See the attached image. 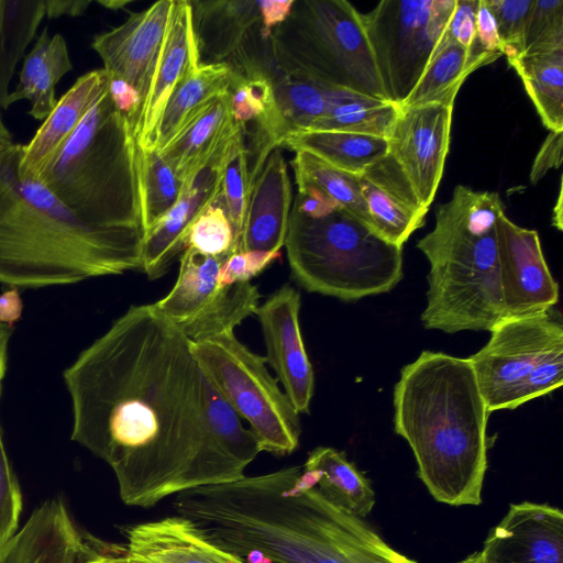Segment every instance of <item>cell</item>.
Masks as SVG:
<instances>
[{
	"instance_id": "cell-5",
	"label": "cell",
	"mask_w": 563,
	"mask_h": 563,
	"mask_svg": "<svg viewBox=\"0 0 563 563\" xmlns=\"http://www.w3.org/2000/svg\"><path fill=\"white\" fill-rule=\"evenodd\" d=\"M504 211L497 192L463 185L435 208L433 230L417 242L429 262L426 329L489 332L505 319L496 232Z\"/></svg>"
},
{
	"instance_id": "cell-56",
	"label": "cell",
	"mask_w": 563,
	"mask_h": 563,
	"mask_svg": "<svg viewBox=\"0 0 563 563\" xmlns=\"http://www.w3.org/2000/svg\"><path fill=\"white\" fill-rule=\"evenodd\" d=\"M562 187H560L556 205L553 209V225L558 228V230H562Z\"/></svg>"
},
{
	"instance_id": "cell-30",
	"label": "cell",
	"mask_w": 563,
	"mask_h": 563,
	"mask_svg": "<svg viewBox=\"0 0 563 563\" xmlns=\"http://www.w3.org/2000/svg\"><path fill=\"white\" fill-rule=\"evenodd\" d=\"M231 80L228 65L200 64L168 98L156 126L153 148L164 147L197 111L229 91Z\"/></svg>"
},
{
	"instance_id": "cell-20",
	"label": "cell",
	"mask_w": 563,
	"mask_h": 563,
	"mask_svg": "<svg viewBox=\"0 0 563 563\" xmlns=\"http://www.w3.org/2000/svg\"><path fill=\"white\" fill-rule=\"evenodd\" d=\"M357 177L371 230L402 249L410 235L424 225L429 209L389 153Z\"/></svg>"
},
{
	"instance_id": "cell-24",
	"label": "cell",
	"mask_w": 563,
	"mask_h": 563,
	"mask_svg": "<svg viewBox=\"0 0 563 563\" xmlns=\"http://www.w3.org/2000/svg\"><path fill=\"white\" fill-rule=\"evenodd\" d=\"M84 531L59 497L36 507L15 534L0 547V563H77Z\"/></svg>"
},
{
	"instance_id": "cell-48",
	"label": "cell",
	"mask_w": 563,
	"mask_h": 563,
	"mask_svg": "<svg viewBox=\"0 0 563 563\" xmlns=\"http://www.w3.org/2000/svg\"><path fill=\"white\" fill-rule=\"evenodd\" d=\"M477 7L478 0H456L453 14L444 32L448 40L459 43L467 51L475 35Z\"/></svg>"
},
{
	"instance_id": "cell-17",
	"label": "cell",
	"mask_w": 563,
	"mask_h": 563,
	"mask_svg": "<svg viewBox=\"0 0 563 563\" xmlns=\"http://www.w3.org/2000/svg\"><path fill=\"white\" fill-rule=\"evenodd\" d=\"M173 0H159L147 9L130 13L119 26L98 34L92 49L110 78L131 85L144 102L167 31Z\"/></svg>"
},
{
	"instance_id": "cell-33",
	"label": "cell",
	"mask_w": 563,
	"mask_h": 563,
	"mask_svg": "<svg viewBox=\"0 0 563 563\" xmlns=\"http://www.w3.org/2000/svg\"><path fill=\"white\" fill-rule=\"evenodd\" d=\"M267 76L278 111L289 133L310 130L327 113L335 90H339L306 76L284 71L276 66L275 60Z\"/></svg>"
},
{
	"instance_id": "cell-50",
	"label": "cell",
	"mask_w": 563,
	"mask_h": 563,
	"mask_svg": "<svg viewBox=\"0 0 563 563\" xmlns=\"http://www.w3.org/2000/svg\"><path fill=\"white\" fill-rule=\"evenodd\" d=\"M563 131L550 132L542 143L530 170L531 184L539 183L545 174L562 164Z\"/></svg>"
},
{
	"instance_id": "cell-10",
	"label": "cell",
	"mask_w": 563,
	"mask_h": 563,
	"mask_svg": "<svg viewBox=\"0 0 563 563\" xmlns=\"http://www.w3.org/2000/svg\"><path fill=\"white\" fill-rule=\"evenodd\" d=\"M456 0H382L362 21L387 100L401 107L437 49Z\"/></svg>"
},
{
	"instance_id": "cell-9",
	"label": "cell",
	"mask_w": 563,
	"mask_h": 563,
	"mask_svg": "<svg viewBox=\"0 0 563 563\" xmlns=\"http://www.w3.org/2000/svg\"><path fill=\"white\" fill-rule=\"evenodd\" d=\"M203 375L250 424L261 451L284 456L299 445V413L266 367V360L238 340L234 331L191 341Z\"/></svg>"
},
{
	"instance_id": "cell-3",
	"label": "cell",
	"mask_w": 563,
	"mask_h": 563,
	"mask_svg": "<svg viewBox=\"0 0 563 563\" xmlns=\"http://www.w3.org/2000/svg\"><path fill=\"white\" fill-rule=\"evenodd\" d=\"M22 150L0 155V284L41 288L142 269L143 230L85 222L20 175Z\"/></svg>"
},
{
	"instance_id": "cell-54",
	"label": "cell",
	"mask_w": 563,
	"mask_h": 563,
	"mask_svg": "<svg viewBox=\"0 0 563 563\" xmlns=\"http://www.w3.org/2000/svg\"><path fill=\"white\" fill-rule=\"evenodd\" d=\"M14 327L0 323V396L2 390V380L8 368L9 343L13 334Z\"/></svg>"
},
{
	"instance_id": "cell-45",
	"label": "cell",
	"mask_w": 563,
	"mask_h": 563,
	"mask_svg": "<svg viewBox=\"0 0 563 563\" xmlns=\"http://www.w3.org/2000/svg\"><path fill=\"white\" fill-rule=\"evenodd\" d=\"M563 383V342L551 347L521 385L516 408L520 405L548 395Z\"/></svg>"
},
{
	"instance_id": "cell-40",
	"label": "cell",
	"mask_w": 563,
	"mask_h": 563,
	"mask_svg": "<svg viewBox=\"0 0 563 563\" xmlns=\"http://www.w3.org/2000/svg\"><path fill=\"white\" fill-rule=\"evenodd\" d=\"M205 413L213 437L236 462L246 468L262 452L260 443L208 379L206 380Z\"/></svg>"
},
{
	"instance_id": "cell-19",
	"label": "cell",
	"mask_w": 563,
	"mask_h": 563,
	"mask_svg": "<svg viewBox=\"0 0 563 563\" xmlns=\"http://www.w3.org/2000/svg\"><path fill=\"white\" fill-rule=\"evenodd\" d=\"M227 145L184 184L177 203L144 232L142 271L150 279L167 273L175 257L185 250L192 222L208 206L220 201V163Z\"/></svg>"
},
{
	"instance_id": "cell-36",
	"label": "cell",
	"mask_w": 563,
	"mask_h": 563,
	"mask_svg": "<svg viewBox=\"0 0 563 563\" xmlns=\"http://www.w3.org/2000/svg\"><path fill=\"white\" fill-rule=\"evenodd\" d=\"M470 76L467 49L444 34L417 85L401 107H454L456 95Z\"/></svg>"
},
{
	"instance_id": "cell-35",
	"label": "cell",
	"mask_w": 563,
	"mask_h": 563,
	"mask_svg": "<svg viewBox=\"0 0 563 563\" xmlns=\"http://www.w3.org/2000/svg\"><path fill=\"white\" fill-rule=\"evenodd\" d=\"M399 111L400 107L388 100L335 90L329 110L310 130L350 132L387 140Z\"/></svg>"
},
{
	"instance_id": "cell-15",
	"label": "cell",
	"mask_w": 563,
	"mask_h": 563,
	"mask_svg": "<svg viewBox=\"0 0 563 563\" xmlns=\"http://www.w3.org/2000/svg\"><path fill=\"white\" fill-rule=\"evenodd\" d=\"M452 112L453 108L441 104L400 107L387 139L388 153L428 209L442 179Z\"/></svg>"
},
{
	"instance_id": "cell-39",
	"label": "cell",
	"mask_w": 563,
	"mask_h": 563,
	"mask_svg": "<svg viewBox=\"0 0 563 563\" xmlns=\"http://www.w3.org/2000/svg\"><path fill=\"white\" fill-rule=\"evenodd\" d=\"M249 161L241 128L228 143L220 163V203L232 225L239 249L249 198Z\"/></svg>"
},
{
	"instance_id": "cell-60",
	"label": "cell",
	"mask_w": 563,
	"mask_h": 563,
	"mask_svg": "<svg viewBox=\"0 0 563 563\" xmlns=\"http://www.w3.org/2000/svg\"><path fill=\"white\" fill-rule=\"evenodd\" d=\"M478 560H479V555H478ZM479 563H481V560H479Z\"/></svg>"
},
{
	"instance_id": "cell-22",
	"label": "cell",
	"mask_w": 563,
	"mask_h": 563,
	"mask_svg": "<svg viewBox=\"0 0 563 563\" xmlns=\"http://www.w3.org/2000/svg\"><path fill=\"white\" fill-rule=\"evenodd\" d=\"M291 202L287 164L280 147H277L268 154L250 181L238 251L280 252L286 240Z\"/></svg>"
},
{
	"instance_id": "cell-23",
	"label": "cell",
	"mask_w": 563,
	"mask_h": 563,
	"mask_svg": "<svg viewBox=\"0 0 563 563\" xmlns=\"http://www.w3.org/2000/svg\"><path fill=\"white\" fill-rule=\"evenodd\" d=\"M120 531L128 556L139 563H236L240 558L211 543L191 520L176 514Z\"/></svg>"
},
{
	"instance_id": "cell-53",
	"label": "cell",
	"mask_w": 563,
	"mask_h": 563,
	"mask_svg": "<svg viewBox=\"0 0 563 563\" xmlns=\"http://www.w3.org/2000/svg\"><path fill=\"white\" fill-rule=\"evenodd\" d=\"M23 310V302L18 288L4 290L0 294V323L13 327L16 323Z\"/></svg>"
},
{
	"instance_id": "cell-26",
	"label": "cell",
	"mask_w": 563,
	"mask_h": 563,
	"mask_svg": "<svg viewBox=\"0 0 563 563\" xmlns=\"http://www.w3.org/2000/svg\"><path fill=\"white\" fill-rule=\"evenodd\" d=\"M241 128L231 113L227 91L197 111L158 152L176 177L186 184Z\"/></svg>"
},
{
	"instance_id": "cell-46",
	"label": "cell",
	"mask_w": 563,
	"mask_h": 563,
	"mask_svg": "<svg viewBox=\"0 0 563 563\" xmlns=\"http://www.w3.org/2000/svg\"><path fill=\"white\" fill-rule=\"evenodd\" d=\"M503 55L494 14L485 0H478L475 35L467 51V70L471 75L476 69L495 62Z\"/></svg>"
},
{
	"instance_id": "cell-44",
	"label": "cell",
	"mask_w": 563,
	"mask_h": 563,
	"mask_svg": "<svg viewBox=\"0 0 563 563\" xmlns=\"http://www.w3.org/2000/svg\"><path fill=\"white\" fill-rule=\"evenodd\" d=\"M22 493L9 461L0 428V547L19 530Z\"/></svg>"
},
{
	"instance_id": "cell-29",
	"label": "cell",
	"mask_w": 563,
	"mask_h": 563,
	"mask_svg": "<svg viewBox=\"0 0 563 563\" xmlns=\"http://www.w3.org/2000/svg\"><path fill=\"white\" fill-rule=\"evenodd\" d=\"M283 146L306 151L343 172L360 175L388 154L383 137L341 131H299L289 133Z\"/></svg>"
},
{
	"instance_id": "cell-16",
	"label": "cell",
	"mask_w": 563,
	"mask_h": 563,
	"mask_svg": "<svg viewBox=\"0 0 563 563\" xmlns=\"http://www.w3.org/2000/svg\"><path fill=\"white\" fill-rule=\"evenodd\" d=\"M300 294L283 285L255 310L266 346V363L298 413H309L314 375L299 323Z\"/></svg>"
},
{
	"instance_id": "cell-38",
	"label": "cell",
	"mask_w": 563,
	"mask_h": 563,
	"mask_svg": "<svg viewBox=\"0 0 563 563\" xmlns=\"http://www.w3.org/2000/svg\"><path fill=\"white\" fill-rule=\"evenodd\" d=\"M137 161L144 233L177 203L184 184L157 150L139 146Z\"/></svg>"
},
{
	"instance_id": "cell-51",
	"label": "cell",
	"mask_w": 563,
	"mask_h": 563,
	"mask_svg": "<svg viewBox=\"0 0 563 563\" xmlns=\"http://www.w3.org/2000/svg\"><path fill=\"white\" fill-rule=\"evenodd\" d=\"M109 92L115 107L129 118L135 134L139 117L143 106L142 97L131 85L123 80L110 77Z\"/></svg>"
},
{
	"instance_id": "cell-34",
	"label": "cell",
	"mask_w": 563,
	"mask_h": 563,
	"mask_svg": "<svg viewBox=\"0 0 563 563\" xmlns=\"http://www.w3.org/2000/svg\"><path fill=\"white\" fill-rule=\"evenodd\" d=\"M45 16L44 0H0V109L9 108L10 84Z\"/></svg>"
},
{
	"instance_id": "cell-59",
	"label": "cell",
	"mask_w": 563,
	"mask_h": 563,
	"mask_svg": "<svg viewBox=\"0 0 563 563\" xmlns=\"http://www.w3.org/2000/svg\"><path fill=\"white\" fill-rule=\"evenodd\" d=\"M457 563H479L478 552H474V553L470 554L467 558H465L464 560H462Z\"/></svg>"
},
{
	"instance_id": "cell-18",
	"label": "cell",
	"mask_w": 563,
	"mask_h": 563,
	"mask_svg": "<svg viewBox=\"0 0 563 563\" xmlns=\"http://www.w3.org/2000/svg\"><path fill=\"white\" fill-rule=\"evenodd\" d=\"M481 563H563V512L549 504H511L478 552Z\"/></svg>"
},
{
	"instance_id": "cell-14",
	"label": "cell",
	"mask_w": 563,
	"mask_h": 563,
	"mask_svg": "<svg viewBox=\"0 0 563 563\" xmlns=\"http://www.w3.org/2000/svg\"><path fill=\"white\" fill-rule=\"evenodd\" d=\"M498 273L505 318H521L551 310L559 301L536 230L525 229L506 214L497 220Z\"/></svg>"
},
{
	"instance_id": "cell-55",
	"label": "cell",
	"mask_w": 563,
	"mask_h": 563,
	"mask_svg": "<svg viewBox=\"0 0 563 563\" xmlns=\"http://www.w3.org/2000/svg\"><path fill=\"white\" fill-rule=\"evenodd\" d=\"M13 144V135L0 114V155L8 151Z\"/></svg>"
},
{
	"instance_id": "cell-28",
	"label": "cell",
	"mask_w": 563,
	"mask_h": 563,
	"mask_svg": "<svg viewBox=\"0 0 563 563\" xmlns=\"http://www.w3.org/2000/svg\"><path fill=\"white\" fill-rule=\"evenodd\" d=\"M71 69L65 37L59 33L51 36L48 29L44 27L33 48L24 56L19 82L9 95V107L27 100L31 103L27 113L35 120H45L58 101L57 82Z\"/></svg>"
},
{
	"instance_id": "cell-6",
	"label": "cell",
	"mask_w": 563,
	"mask_h": 563,
	"mask_svg": "<svg viewBox=\"0 0 563 563\" xmlns=\"http://www.w3.org/2000/svg\"><path fill=\"white\" fill-rule=\"evenodd\" d=\"M139 144L109 86L34 179L87 223L141 229Z\"/></svg>"
},
{
	"instance_id": "cell-32",
	"label": "cell",
	"mask_w": 563,
	"mask_h": 563,
	"mask_svg": "<svg viewBox=\"0 0 563 563\" xmlns=\"http://www.w3.org/2000/svg\"><path fill=\"white\" fill-rule=\"evenodd\" d=\"M520 76L543 125L563 131V49L509 59Z\"/></svg>"
},
{
	"instance_id": "cell-47",
	"label": "cell",
	"mask_w": 563,
	"mask_h": 563,
	"mask_svg": "<svg viewBox=\"0 0 563 563\" xmlns=\"http://www.w3.org/2000/svg\"><path fill=\"white\" fill-rule=\"evenodd\" d=\"M280 255V252L238 251L228 255L220 267L219 285L229 287L240 283H251Z\"/></svg>"
},
{
	"instance_id": "cell-2",
	"label": "cell",
	"mask_w": 563,
	"mask_h": 563,
	"mask_svg": "<svg viewBox=\"0 0 563 563\" xmlns=\"http://www.w3.org/2000/svg\"><path fill=\"white\" fill-rule=\"evenodd\" d=\"M301 467L186 490L175 495L173 508L242 559L258 550L273 563H417L317 487L299 488Z\"/></svg>"
},
{
	"instance_id": "cell-41",
	"label": "cell",
	"mask_w": 563,
	"mask_h": 563,
	"mask_svg": "<svg viewBox=\"0 0 563 563\" xmlns=\"http://www.w3.org/2000/svg\"><path fill=\"white\" fill-rule=\"evenodd\" d=\"M186 247L214 257H227L235 252L233 229L220 201L208 206L192 222Z\"/></svg>"
},
{
	"instance_id": "cell-13",
	"label": "cell",
	"mask_w": 563,
	"mask_h": 563,
	"mask_svg": "<svg viewBox=\"0 0 563 563\" xmlns=\"http://www.w3.org/2000/svg\"><path fill=\"white\" fill-rule=\"evenodd\" d=\"M200 64H225L234 75L267 73L273 60L261 0H189Z\"/></svg>"
},
{
	"instance_id": "cell-37",
	"label": "cell",
	"mask_w": 563,
	"mask_h": 563,
	"mask_svg": "<svg viewBox=\"0 0 563 563\" xmlns=\"http://www.w3.org/2000/svg\"><path fill=\"white\" fill-rule=\"evenodd\" d=\"M290 161L298 188H316L371 230L357 175L343 172L306 151ZM372 231V230H371Z\"/></svg>"
},
{
	"instance_id": "cell-11",
	"label": "cell",
	"mask_w": 563,
	"mask_h": 563,
	"mask_svg": "<svg viewBox=\"0 0 563 563\" xmlns=\"http://www.w3.org/2000/svg\"><path fill=\"white\" fill-rule=\"evenodd\" d=\"M224 258L186 247L173 288L153 303L192 342L234 331L260 305L261 295L251 283L220 287Z\"/></svg>"
},
{
	"instance_id": "cell-7",
	"label": "cell",
	"mask_w": 563,
	"mask_h": 563,
	"mask_svg": "<svg viewBox=\"0 0 563 563\" xmlns=\"http://www.w3.org/2000/svg\"><path fill=\"white\" fill-rule=\"evenodd\" d=\"M284 246L292 278L310 292L352 301L388 292L404 277L402 249L342 209L308 217L291 208Z\"/></svg>"
},
{
	"instance_id": "cell-25",
	"label": "cell",
	"mask_w": 563,
	"mask_h": 563,
	"mask_svg": "<svg viewBox=\"0 0 563 563\" xmlns=\"http://www.w3.org/2000/svg\"><path fill=\"white\" fill-rule=\"evenodd\" d=\"M229 99L231 113L244 132L251 181L268 154L283 146L289 131L278 111L266 74L241 77L232 73Z\"/></svg>"
},
{
	"instance_id": "cell-43",
	"label": "cell",
	"mask_w": 563,
	"mask_h": 563,
	"mask_svg": "<svg viewBox=\"0 0 563 563\" xmlns=\"http://www.w3.org/2000/svg\"><path fill=\"white\" fill-rule=\"evenodd\" d=\"M495 16L503 55L507 60L523 53L527 20L534 0H485Z\"/></svg>"
},
{
	"instance_id": "cell-12",
	"label": "cell",
	"mask_w": 563,
	"mask_h": 563,
	"mask_svg": "<svg viewBox=\"0 0 563 563\" xmlns=\"http://www.w3.org/2000/svg\"><path fill=\"white\" fill-rule=\"evenodd\" d=\"M487 343L468 356L489 412L516 409L517 394L544 354L563 342V327L551 310L505 318L490 330Z\"/></svg>"
},
{
	"instance_id": "cell-42",
	"label": "cell",
	"mask_w": 563,
	"mask_h": 563,
	"mask_svg": "<svg viewBox=\"0 0 563 563\" xmlns=\"http://www.w3.org/2000/svg\"><path fill=\"white\" fill-rule=\"evenodd\" d=\"M563 49V0H534L529 13L522 55Z\"/></svg>"
},
{
	"instance_id": "cell-49",
	"label": "cell",
	"mask_w": 563,
	"mask_h": 563,
	"mask_svg": "<svg viewBox=\"0 0 563 563\" xmlns=\"http://www.w3.org/2000/svg\"><path fill=\"white\" fill-rule=\"evenodd\" d=\"M77 563H139L126 554L125 545L104 542L84 532V543Z\"/></svg>"
},
{
	"instance_id": "cell-27",
	"label": "cell",
	"mask_w": 563,
	"mask_h": 563,
	"mask_svg": "<svg viewBox=\"0 0 563 563\" xmlns=\"http://www.w3.org/2000/svg\"><path fill=\"white\" fill-rule=\"evenodd\" d=\"M108 86L109 77L103 68L88 71L77 78L58 99L32 140L23 145L19 164L21 176L35 177L74 133Z\"/></svg>"
},
{
	"instance_id": "cell-21",
	"label": "cell",
	"mask_w": 563,
	"mask_h": 563,
	"mask_svg": "<svg viewBox=\"0 0 563 563\" xmlns=\"http://www.w3.org/2000/svg\"><path fill=\"white\" fill-rule=\"evenodd\" d=\"M199 65L190 2L173 0L162 51L135 130L140 147L153 148L156 126L168 98Z\"/></svg>"
},
{
	"instance_id": "cell-52",
	"label": "cell",
	"mask_w": 563,
	"mask_h": 563,
	"mask_svg": "<svg viewBox=\"0 0 563 563\" xmlns=\"http://www.w3.org/2000/svg\"><path fill=\"white\" fill-rule=\"evenodd\" d=\"M91 3V0H44L45 16L48 19L80 16Z\"/></svg>"
},
{
	"instance_id": "cell-1",
	"label": "cell",
	"mask_w": 563,
	"mask_h": 563,
	"mask_svg": "<svg viewBox=\"0 0 563 563\" xmlns=\"http://www.w3.org/2000/svg\"><path fill=\"white\" fill-rule=\"evenodd\" d=\"M70 438L112 470L121 500L150 508L242 478L211 433L191 340L153 303L132 305L63 373Z\"/></svg>"
},
{
	"instance_id": "cell-57",
	"label": "cell",
	"mask_w": 563,
	"mask_h": 563,
	"mask_svg": "<svg viewBox=\"0 0 563 563\" xmlns=\"http://www.w3.org/2000/svg\"><path fill=\"white\" fill-rule=\"evenodd\" d=\"M245 563H273V561L265 556L258 550H251L244 558Z\"/></svg>"
},
{
	"instance_id": "cell-8",
	"label": "cell",
	"mask_w": 563,
	"mask_h": 563,
	"mask_svg": "<svg viewBox=\"0 0 563 563\" xmlns=\"http://www.w3.org/2000/svg\"><path fill=\"white\" fill-rule=\"evenodd\" d=\"M275 64L327 87L387 100L360 13L346 0H295L271 36Z\"/></svg>"
},
{
	"instance_id": "cell-31",
	"label": "cell",
	"mask_w": 563,
	"mask_h": 563,
	"mask_svg": "<svg viewBox=\"0 0 563 563\" xmlns=\"http://www.w3.org/2000/svg\"><path fill=\"white\" fill-rule=\"evenodd\" d=\"M302 466L320 473L317 488L332 504L361 518L372 511L375 493L371 482L344 452L318 446L309 452Z\"/></svg>"
},
{
	"instance_id": "cell-4",
	"label": "cell",
	"mask_w": 563,
	"mask_h": 563,
	"mask_svg": "<svg viewBox=\"0 0 563 563\" xmlns=\"http://www.w3.org/2000/svg\"><path fill=\"white\" fill-rule=\"evenodd\" d=\"M394 430L409 444L431 496L477 506L487 470L489 411L468 357L423 351L400 371Z\"/></svg>"
},
{
	"instance_id": "cell-58",
	"label": "cell",
	"mask_w": 563,
	"mask_h": 563,
	"mask_svg": "<svg viewBox=\"0 0 563 563\" xmlns=\"http://www.w3.org/2000/svg\"><path fill=\"white\" fill-rule=\"evenodd\" d=\"M131 1L125 0H100L98 3L110 10L124 9Z\"/></svg>"
}]
</instances>
